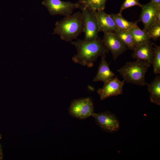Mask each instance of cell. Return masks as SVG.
Masks as SVG:
<instances>
[{
  "label": "cell",
  "mask_w": 160,
  "mask_h": 160,
  "mask_svg": "<svg viewBox=\"0 0 160 160\" xmlns=\"http://www.w3.org/2000/svg\"><path fill=\"white\" fill-rule=\"evenodd\" d=\"M71 43L76 48L77 53L72 60L82 66L92 67L97 57L108 53L109 51L98 38L91 41L78 39Z\"/></svg>",
  "instance_id": "obj_1"
},
{
  "label": "cell",
  "mask_w": 160,
  "mask_h": 160,
  "mask_svg": "<svg viewBox=\"0 0 160 160\" xmlns=\"http://www.w3.org/2000/svg\"><path fill=\"white\" fill-rule=\"evenodd\" d=\"M53 34L60 36L62 40L71 42L84 32V20L82 13L77 12L65 16L55 23Z\"/></svg>",
  "instance_id": "obj_2"
},
{
  "label": "cell",
  "mask_w": 160,
  "mask_h": 160,
  "mask_svg": "<svg viewBox=\"0 0 160 160\" xmlns=\"http://www.w3.org/2000/svg\"><path fill=\"white\" fill-rule=\"evenodd\" d=\"M151 64L142 60L127 62L117 70L125 82L140 86L147 85L145 76Z\"/></svg>",
  "instance_id": "obj_3"
},
{
  "label": "cell",
  "mask_w": 160,
  "mask_h": 160,
  "mask_svg": "<svg viewBox=\"0 0 160 160\" xmlns=\"http://www.w3.org/2000/svg\"><path fill=\"white\" fill-rule=\"evenodd\" d=\"M68 113L73 117L81 120L93 117L95 112L92 99L88 97L74 100L70 104Z\"/></svg>",
  "instance_id": "obj_4"
},
{
  "label": "cell",
  "mask_w": 160,
  "mask_h": 160,
  "mask_svg": "<svg viewBox=\"0 0 160 160\" xmlns=\"http://www.w3.org/2000/svg\"><path fill=\"white\" fill-rule=\"evenodd\" d=\"M80 4V9L84 20V40L92 41L97 39L99 32L97 20L95 12L84 5Z\"/></svg>",
  "instance_id": "obj_5"
},
{
  "label": "cell",
  "mask_w": 160,
  "mask_h": 160,
  "mask_svg": "<svg viewBox=\"0 0 160 160\" xmlns=\"http://www.w3.org/2000/svg\"><path fill=\"white\" fill-rule=\"evenodd\" d=\"M42 4L47 8L50 15L65 16L71 14L75 9L79 8L80 7L78 2L72 3L60 0H44Z\"/></svg>",
  "instance_id": "obj_6"
},
{
  "label": "cell",
  "mask_w": 160,
  "mask_h": 160,
  "mask_svg": "<svg viewBox=\"0 0 160 160\" xmlns=\"http://www.w3.org/2000/svg\"><path fill=\"white\" fill-rule=\"evenodd\" d=\"M97 125L103 130L113 133L118 131L120 123L116 116L109 111L94 113L93 116Z\"/></svg>",
  "instance_id": "obj_7"
},
{
  "label": "cell",
  "mask_w": 160,
  "mask_h": 160,
  "mask_svg": "<svg viewBox=\"0 0 160 160\" xmlns=\"http://www.w3.org/2000/svg\"><path fill=\"white\" fill-rule=\"evenodd\" d=\"M124 82V80L121 81L117 76H116L104 83L103 87L97 91L100 100H103L109 97L122 94Z\"/></svg>",
  "instance_id": "obj_8"
},
{
  "label": "cell",
  "mask_w": 160,
  "mask_h": 160,
  "mask_svg": "<svg viewBox=\"0 0 160 160\" xmlns=\"http://www.w3.org/2000/svg\"><path fill=\"white\" fill-rule=\"evenodd\" d=\"M102 41L111 52L114 60H116L127 49L113 33H104Z\"/></svg>",
  "instance_id": "obj_9"
},
{
  "label": "cell",
  "mask_w": 160,
  "mask_h": 160,
  "mask_svg": "<svg viewBox=\"0 0 160 160\" xmlns=\"http://www.w3.org/2000/svg\"><path fill=\"white\" fill-rule=\"evenodd\" d=\"M95 13L99 32H103L104 33H114L118 29L112 18L104 10L95 11Z\"/></svg>",
  "instance_id": "obj_10"
},
{
  "label": "cell",
  "mask_w": 160,
  "mask_h": 160,
  "mask_svg": "<svg viewBox=\"0 0 160 160\" xmlns=\"http://www.w3.org/2000/svg\"><path fill=\"white\" fill-rule=\"evenodd\" d=\"M153 48L152 43L150 42L135 45L132 56L136 60H143L151 65L153 55Z\"/></svg>",
  "instance_id": "obj_11"
},
{
  "label": "cell",
  "mask_w": 160,
  "mask_h": 160,
  "mask_svg": "<svg viewBox=\"0 0 160 160\" xmlns=\"http://www.w3.org/2000/svg\"><path fill=\"white\" fill-rule=\"evenodd\" d=\"M142 11L140 15L139 21L143 23L144 29L146 31L155 22V18L157 9L151 1L144 5H142Z\"/></svg>",
  "instance_id": "obj_12"
},
{
  "label": "cell",
  "mask_w": 160,
  "mask_h": 160,
  "mask_svg": "<svg viewBox=\"0 0 160 160\" xmlns=\"http://www.w3.org/2000/svg\"><path fill=\"white\" fill-rule=\"evenodd\" d=\"M101 57L97 73L93 81L95 82L101 81L104 83L113 78L114 74L110 70L109 64L106 60V54Z\"/></svg>",
  "instance_id": "obj_13"
},
{
  "label": "cell",
  "mask_w": 160,
  "mask_h": 160,
  "mask_svg": "<svg viewBox=\"0 0 160 160\" xmlns=\"http://www.w3.org/2000/svg\"><path fill=\"white\" fill-rule=\"evenodd\" d=\"M150 102L157 105H160V76H156L150 83L147 84Z\"/></svg>",
  "instance_id": "obj_14"
},
{
  "label": "cell",
  "mask_w": 160,
  "mask_h": 160,
  "mask_svg": "<svg viewBox=\"0 0 160 160\" xmlns=\"http://www.w3.org/2000/svg\"><path fill=\"white\" fill-rule=\"evenodd\" d=\"M133 39L135 45L150 42V38L147 31L141 30L137 25L132 28L129 30Z\"/></svg>",
  "instance_id": "obj_15"
},
{
  "label": "cell",
  "mask_w": 160,
  "mask_h": 160,
  "mask_svg": "<svg viewBox=\"0 0 160 160\" xmlns=\"http://www.w3.org/2000/svg\"><path fill=\"white\" fill-rule=\"evenodd\" d=\"M112 18L118 29L124 31L129 30L137 25V22H131L124 18L121 15L118 14H109Z\"/></svg>",
  "instance_id": "obj_16"
},
{
  "label": "cell",
  "mask_w": 160,
  "mask_h": 160,
  "mask_svg": "<svg viewBox=\"0 0 160 160\" xmlns=\"http://www.w3.org/2000/svg\"><path fill=\"white\" fill-rule=\"evenodd\" d=\"M113 33L127 49L133 50L135 45L129 30L124 31L118 29Z\"/></svg>",
  "instance_id": "obj_17"
},
{
  "label": "cell",
  "mask_w": 160,
  "mask_h": 160,
  "mask_svg": "<svg viewBox=\"0 0 160 160\" xmlns=\"http://www.w3.org/2000/svg\"><path fill=\"white\" fill-rule=\"evenodd\" d=\"M155 48H153V55L152 65L153 67V72L155 74L160 73V47L153 43Z\"/></svg>",
  "instance_id": "obj_18"
},
{
  "label": "cell",
  "mask_w": 160,
  "mask_h": 160,
  "mask_svg": "<svg viewBox=\"0 0 160 160\" xmlns=\"http://www.w3.org/2000/svg\"><path fill=\"white\" fill-rule=\"evenodd\" d=\"M107 0H87L85 4L82 5L94 11L104 10Z\"/></svg>",
  "instance_id": "obj_19"
},
{
  "label": "cell",
  "mask_w": 160,
  "mask_h": 160,
  "mask_svg": "<svg viewBox=\"0 0 160 160\" xmlns=\"http://www.w3.org/2000/svg\"><path fill=\"white\" fill-rule=\"evenodd\" d=\"M148 36L151 39L156 40L160 36V23L155 22L147 31Z\"/></svg>",
  "instance_id": "obj_20"
},
{
  "label": "cell",
  "mask_w": 160,
  "mask_h": 160,
  "mask_svg": "<svg viewBox=\"0 0 160 160\" xmlns=\"http://www.w3.org/2000/svg\"><path fill=\"white\" fill-rule=\"evenodd\" d=\"M135 6H138L141 7L142 5L140 3L138 0H125L120 7L119 14L121 15L124 10Z\"/></svg>",
  "instance_id": "obj_21"
},
{
  "label": "cell",
  "mask_w": 160,
  "mask_h": 160,
  "mask_svg": "<svg viewBox=\"0 0 160 160\" xmlns=\"http://www.w3.org/2000/svg\"><path fill=\"white\" fill-rule=\"evenodd\" d=\"M151 3L158 9H160V0H151Z\"/></svg>",
  "instance_id": "obj_22"
},
{
  "label": "cell",
  "mask_w": 160,
  "mask_h": 160,
  "mask_svg": "<svg viewBox=\"0 0 160 160\" xmlns=\"http://www.w3.org/2000/svg\"><path fill=\"white\" fill-rule=\"evenodd\" d=\"M155 22L160 23V9L158 10L156 13Z\"/></svg>",
  "instance_id": "obj_23"
},
{
  "label": "cell",
  "mask_w": 160,
  "mask_h": 160,
  "mask_svg": "<svg viewBox=\"0 0 160 160\" xmlns=\"http://www.w3.org/2000/svg\"><path fill=\"white\" fill-rule=\"evenodd\" d=\"M87 1V0H79L78 3L80 4H84Z\"/></svg>",
  "instance_id": "obj_24"
},
{
  "label": "cell",
  "mask_w": 160,
  "mask_h": 160,
  "mask_svg": "<svg viewBox=\"0 0 160 160\" xmlns=\"http://www.w3.org/2000/svg\"><path fill=\"white\" fill-rule=\"evenodd\" d=\"M1 149L0 147V158L1 157Z\"/></svg>",
  "instance_id": "obj_25"
}]
</instances>
